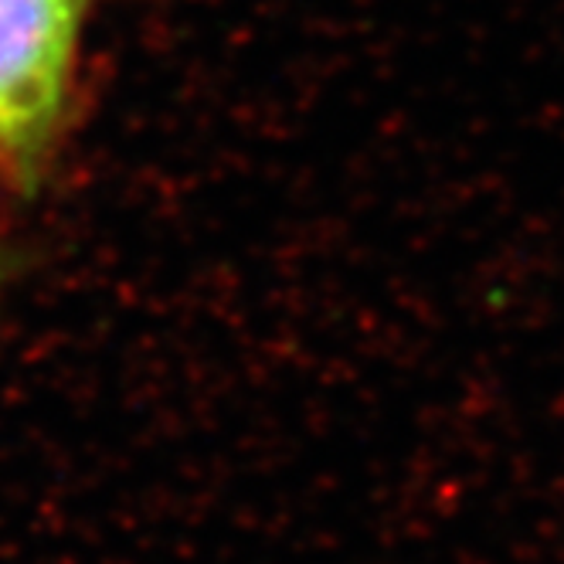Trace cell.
Returning <instances> with one entry per match:
<instances>
[{
  "label": "cell",
  "mask_w": 564,
  "mask_h": 564,
  "mask_svg": "<svg viewBox=\"0 0 564 564\" xmlns=\"http://www.w3.org/2000/svg\"><path fill=\"white\" fill-rule=\"evenodd\" d=\"M14 265H18V259H14V252H11V246L4 238H0V286L11 279V272H14Z\"/></svg>",
  "instance_id": "7a4b0ae2"
},
{
  "label": "cell",
  "mask_w": 564,
  "mask_h": 564,
  "mask_svg": "<svg viewBox=\"0 0 564 564\" xmlns=\"http://www.w3.org/2000/svg\"><path fill=\"white\" fill-rule=\"evenodd\" d=\"M106 0H0V177L34 194L78 109V72Z\"/></svg>",
  "instance_id": "6da1fadb"
}]
</instances>
